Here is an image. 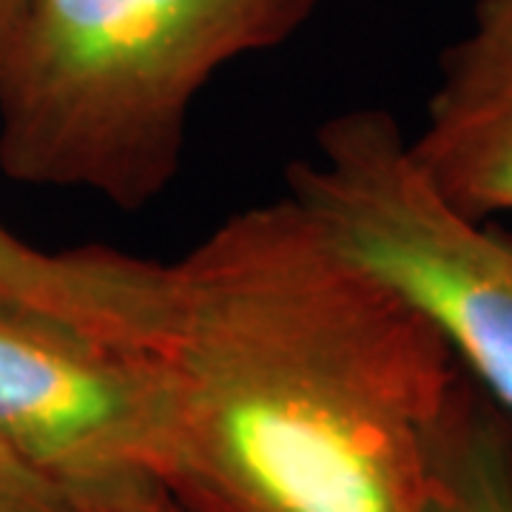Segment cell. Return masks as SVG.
<instances>
[{"mask_svg":"<svg viewBox=\"0 0 512 512\" xmlns=\"http://www.w3.org/2000/svg\"><path fill=\"white\" fill-rule=\"evenodd\" d=\"M410 151L458 211L512 214V0H478L470 29L444 49Z\"/></svg>","mask_w":512,"mask_h":512,"instance_id":"cell-5","label":"cell"},{"mask_svg":"<svg viewBox=\"0 0 512 512\" xmlns=\"http://www.w3.org/2000/svg\"><path fill=\"white\" fill-rule=\"evenodd\" d=\"M0 308L157 353L171 313V262L114 248L43 251L0 222Z\"/></svg>","mask_w":512,"mask_h":512,"instance_id":"cell-6","label":"cell"},{"mask_svg":"<svg viewBox=\"0 0 512 512\" xmlns=\"http://www.w3.org/2000/svg\"><path fill=\"white\" fill-rule=\"evenodd\" d=\"M23 6H26V0H0V66H3L6 49H9V43L15 37Z\"/></svg>","mask_w":512,"mask_h":512,"instance_id":"cell-10","label":"cell"},{"mask_svg":"<svg viewBox=\"0 0 512 512\" xmlns=\"http://www.w3.org/2000/svg\"><path fill=\"white\" fill-rule=\"evenodd\" d=\"M345 254L439 330L458 365L512 416V231L458 211L382 109L325 120L288 168V194Z\"/></svg>","mask_w":512,"mask_h":512,"instance_id":"cell-3","label":"cell"},{"mask_svg":"<svg viewBox=\"0 0 512 512\" xmlns=\"http://www.w3.org/2000/svg\"><path fill=\"white\" fill-rule=\"evenodd\" d=\"M157 353L0 308V444L52 481L74 512L163 487Z\"/></svg>","mask_w":512,"mask_h":512,"instance_id":"cell-4","label":"cell"},{"mask_svg":"<svg viewBox=\"0 0 512 512\" xmlns=\"http://www.w3.org/2000/svg\"><path fill=\"white\" fill-rule=\"evenodd\" d=\"M424 512H512V416L464 367L430 427Z\"/></svg>","mask_w":512,"mask_h":512,"instance_id":"cell-7","label":"cell"},{"mask_svg":"<svg viewBox=\"0 0 512 512\" xmlns=\"http://www.w3.org/2000/svg\"><path fill=\"white\" fill-rule=\"evenodd\" d=\"M160 484L185 512H424L441 333L291 200L171 262Z\"/></svg>","mask_w":512,"mask_h":512,"instance_id":"cell-1","label":"cell"},{"mask_svg":"<svg viewBox=\"0 0 512 512\" xmlns=\"http://www.w3.org/2000/svg\"><path fill=\"white\" fill-rule=\"evenodd\" d=\"M89 512H185L171 493L165 487H151V490H143V493H134L123 498V501H114V504H106V507H97V510Z\"/></svg>","mask_w":512,"mask_h":512,"instance_id":"cell-9","label":"cell"},{"mask_svg":"<svg viewBox=\"0 0 512 512\" xmlns=\"http://www.w3.org/2000/svg\"><path fill=\"white\" fill-rule=\"evenodd\" d=\"M0 512H74L52 481L0 444Z\"/></svg>","mask_w":512,"mask_h":512,"instance_id":"cell-8","label":"cell"},{"mask_svg":"<svg viewBox=\"0 0 512 512\" xmlns=\"http://www.w3.org/2000/svg\"><path fill=\"white\" fill-rule=\"evenodd\" d=\"M319 0H26L0 66V171L140 211L174 183L188 117L234 60Z\"/></svg>","mask_w":512,"mask_h":512,"instance_id":"cell-2","label":"cell"}]
</instances>
